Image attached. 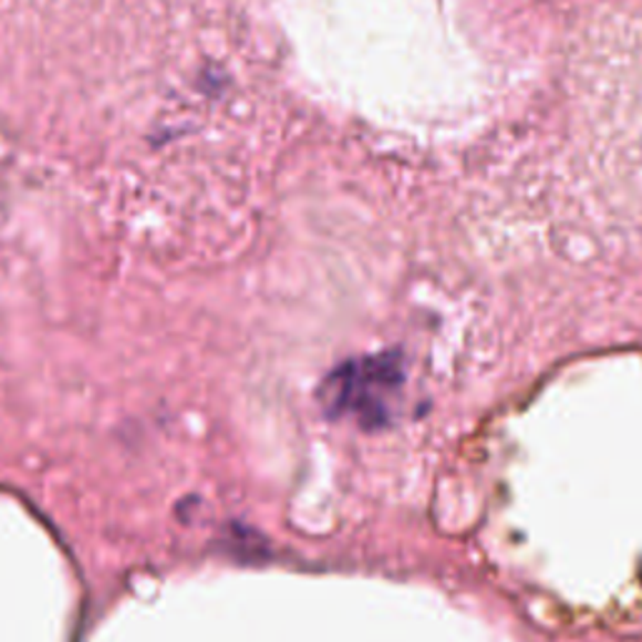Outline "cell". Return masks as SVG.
Masks as SVG:
<instances>
[{
	"mask_svg": "<svg viewBox=\"0 0 642 642\" xmlns=\"http://www.w3.org/2000/svg\"><path fill=\"white\" fill-rule=\"evenodd\" d=\"M392 392V370L380 362L349 364L346 370L329 376L324 400L329 412L349 414L364 424L382 422L386 396Z\"/></svg>",
	"mask_w": 642,
	"mask_h": 642,
	"instance_id": "cell-1",
	"label": "cell"
}]
</instances>
